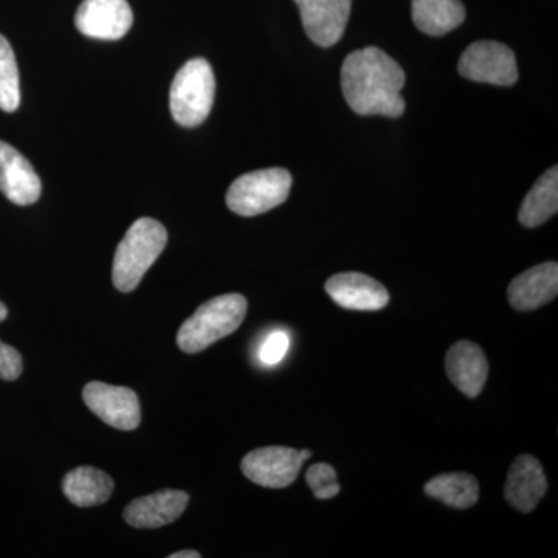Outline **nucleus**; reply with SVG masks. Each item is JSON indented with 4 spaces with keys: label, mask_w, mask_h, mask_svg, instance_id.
Wrapping results in <instances>:
<instances>
[{
    "label": "nucleus",
    "mask_w": 558,
    "mask_h": 558,
    "mask_svg": "<svg viewBox=\"0 0 558 558\" xmlns=\"http://www.w3.org/2000/svg\"><path fill=\"white\" fill-rule=\"evenodd\" d=\"M21 105L20 70L5 36L0 35V109L16 112Z\"/></svg>",
    "instance_id": "nucleus-21"
},
{
    "label": "nucleus",
    "mask_w": 558,
    "mask_h": 558,
    "mask_svg": "<svg viewBox=\"0 0 558 558\" xmlns=\"http://www.w3.org/2000/svg\"><path fill=\"white\" fill-rule=\"evenodd\" d=\"M446 369L451 384L468 398H478L486 385L488 362L478 344L461 340L449 349Z\"/></svg>",
    "instance_id": "nucleus-15"
},
{
    "label": "nucleus",
    "mask_w": 558,
    "mask_h": 558,
    "mask_svg": "<svg viewBox=\"0 0 558 558\" xmlns=\"http://www.w3.org/2000/svg\"><path fill=\"white\" fill-rule=\"evenodd\" d=\"M306 481L318 499H330L340 494L341 487L337 480V472L332 465L315 464L307 470Z\"/></svg>",
    "instance_id": "nucleus-22"
},
{
    "label": "nucleus",
    "mask_w": 558,
    "mask_h": 558,
    "mask_svg": "<svg viewBox=\"0 0 558 558\" xmlns=\"http://www.w3.org/2000/svg\"><path fill=\"white\" fill-rule=\"evenodd\" d=\"M459 75L475 83L513 86L519 81L515 53L497 40H478L469 46L458 64Z\"/></svg>",
    "instance_id": "nucleus-6"
},
{
    "label": "nucleus",
    "mask_w": 558,
    "mask_h": 558,
    "mask_svg": "<svg viewBox=\"0 0 558 558\" xmlns=\"http://www.w3.org/2000/svg\"><path fill=\"white\" fill-rule=\"evenodd\" d=\"M299 5L304 32L319 47H332L341 38L349 16L352 0H295Z\"/></svg>",
    "instance_id": "nucleus-10"
},
{
    "label": "nucleus",
    "mask_w": 558,
    "mask_h": 558,
    "mask_svg": "<svg viewBox=\"0 0 558 558\" xmlns=\"http://www.w3.org/2000/svg\"><path fill=\"white\" fill-rule=\"evenodd\" d=\"M558 293L557 263H543L521 274L510 282L508 299L515 311L538 310L556 299Z\"/></svg>",
    "instance_id": "nucleus-16"
},
{
    "label": "nucleus",
    "mask_w": 558,
    "mask_h": 558,
    "mask_svg": "<svg viewBox=\"0 0 558 558\" xmlns=\"http://www.w3.org/2000/svg\"><path fill=\"white\" fill-rule=\"evenodd\" d=\"M424 492L450 508L469 509L478 502L480 484L470 473H446L429 480Z\"/></svg>",
    "instance_id": "nucleus-20"
},
{
    "label": "nucleus",
    "mask_w": 558,
    "mask_h": 558,
    "mask_svg": "<svg viewBox=\"0 0 558 558\" xmlns=\"http://www.w3.org/2000/svg\"><path fill=\"white\" fill-rule=\"evenodd\" d=\"M405 81V72L398 62L377 47L352 51L341 65L344 100L363 117L403 116L407 105L400 92Z\"/></svg>",
    "instance_id": "nucleus-1"
},
{
    "label": "nucleus",
    "mask_w": 558,
    "mask_h": 558,
    "mask_svg": "<svg viewBox=\"0 0 558 558\" xmlns=\"http://www.w3.org/2000/svg\"><path fill=\"white\" fill-rule=\"evenodd\" d=\"M7 315H9V311H7L5 304L0 303V322H3V319L7 318Z\"/></svg>",
    "instance_id": "nucleus-26"
},
{
    "label": "nucleus",
    "mask_w": 558,
    "mask_h": 558,
    "mask_svg": "<svg viewBox=\"0 0 558 558\" xmlns=\"http://www.w3.org/2000/svg\"><path fill=\"white\" fill-rule=\"evenodd\" d=\"M326 293L333 303L351 311H380L389 303L384 284L357 271L333 275L326 281Z\"/></svg>",
    "instance_id": "nucleus-11"
},
{
    "label": "nucleus",
    "mask_w": 558,
    "mask_h": 558,
    "mask_svg": "<svg viewBox=\"0 0 558 558\" xmlns=\"http://www.w3.org/2000/svg\"><path fill=\"white\" fill-rule=\"evenodd\" d=\"M312 457L311 450L264 447L242 459L241 470L252 483L267 488H284L295 483L301 465Z\"/></svg>",
    "instance_id": "nucleus-7"
},
{
    "label": "nucleus",
    "mask_w": 558,
    "mask_h": 558,
    "mask_svg": "<svg viewBox=\"0 0 558 558\" xmlns=\"http://www.w3.org/2000/svg\"><path fill=\"white\" fill-rule=\"evenodd\" d=\"M134 14L128 0H84L76 11L80 33L94 39L117 40L131 31Z\"/></svg>",
    "instance_id": "nucleus-9"
},
{
    "label": "nucleus",
    "mask_w": 558,
    "mask_h": 558,
    "mask_svg": "<svg viewBox=\"0 0 558 558\" xmlns=\"http://www.w3.org/2000/svg\"><path fill=\"white\" fill-rule=\"evenodd\" d=\"M22 368H24V363H22L20 352L0 341V379H20Z\"/></svg>",
    "instance_id": "nucleus-24"
},
{
    "label": "nucleus",
    "mask_w": 558,
    "mask_h": 558,
    "mask_svg": "<svg viewBox=\"0 0 558 558\" xmlns=\"http://www.w3.org/2000/svg\"><path fill=\"white\" fill-rule=\"evenodd\" d=\"M548 492V480L542 464L532 454H520L510 465L505 497L521 513L532 512Z\"/></svg>",
    "instance_id": "nucleus-13"
},
{
    "label": "nucleus",
    "mask_w": 558,
    "mask_h": 558,
    "mask_svg": "<svg viewBox=\"0 0 558 558\" xmlns=\"http://www.w3.org/2000/svg\"><path fill=\"white\" fill-rule=\"evenodd\" d=\"M290 347V337L284 330H275L259 349V359L264 365L274 366L278 365L282 359L288 354Z\"/></svg>",
    "instance_id": "nucleus-23"
},
{
    "label": "nucleus",
    "mask_w": 558,
    "mask_h": 558,
    "mask_svg": "<svg viewBox=\"0 0 558 558\" xmlns=\"http://www.w3.org/2000/svg\"><path fill=\"white\" fill-rule=\"evenodd\" d=\"M247 315V300L227 293L202 304L180 328L178 344L186 354H197L240 328Z\"/></svg>",
    "instance_id": "nucleus-3"
},
{
    "label": "nucleus",
    "mask_w": 558,
    "mask_h": 558,
    "mask_svg": "<svg viewBox=\"0 0 558 558\" xmlns=\"http://www.w3.org/2000/svg\"><path fill=\"white\" fill-rule=\"evenodd\" d=\"M84 402L102 422L123 432H132L142 422L137 395L131 388L90 381L83 391Z\"/></svg>",
    "instance_id": "nucleus-8"
},
{
    "label": "nucleus",
    "mask_w": 558,
    "mask_h": 558,
    "mask_svg": "<svg viewBox=\"0 0 558 558\" xmlns=\"http://www.w3.org/2000/svg\"><path fill=\"white\" fill-rule=\"evenodd\" d=\"M62 492L72 505L92 508L112 497L113 481L108 473L94 468H78L62 481Z\"/></svg>",
    "instance_id": "nucleus-17"
},
{
    "label": "nucleus",
    "mask_w": 558,
    "mask_h": 558,
    "mask_svg": "<svg viewBox=\"0 0 558 558\" xmlns=\"http://www.w3.org/2000/svg\"><path fill=\"white\" fill-rule=\"evenodd\" d=\"M170 558H201L197 550H180V553L171 554Z\"/></svg>",
    "instance_id": "nucleus-25"
},
{
    "label": "nucleus",
    "mask_w": 558,
    "mask_h": 558,
    "mask_svg": "<svg viewBox=\"0 0 558 558\" xmlns=\"http://www.w3.org/2000/svg\"><path fill=\"white\" fill-rule=\"evenodd\" d=\"M558 209V170L550 168L535 182L521 204L519 219L527 229L548 222Z\"/></svg>",
    "instance_id": "nucleus-19"
},
{
    "label": "nucleus",
    "mask_w": 558,
    "mask_h": 558,
    "mask_svg": "<svg viewBox=\"0 0 558 558\" xmlns=\"http://www.w3.org/2000/svg\"><path fill=\"white\" fill-rule=\"evenodd\" d=\"M189 494L182 490H159L156 494L134 499L124 509V521L132 527L159 529L174 523L189 506Z\"/></svg>",
    "instance_id": "nucleus-14"
},
{
    "label": "nucleus",
    "mask_w": 558,
    "mask_h": 558,
    "mask_svg": "<svg viewBox=\"0 0 558 558\" xmlns=\"http://www.w3.org/2000/svg\"><path fill=\"white\" fill-rule=\"evenodd\" d=\"M464 21L461 0H413V22L425 35H447Z\"/></svg>",
    "instance_id": "nucleus-18"
},
{
    "label": "nucleus",
    "mask_w": 558,
    "mask_h": 558,
    "mask_svg": "<svg viewBox=\"0 0 558 558\" xmlns=\"http://www.w3.org/2000/svg\"><path fill=\"white\" fill-rule=\"evenodd\" d=\"M167 229L159 220L142 218L132 223L113 256L112 281L120 292L137 289L146 271L167 247Z\"/></svg>",
    "instance_id": "nucleus-2"
},
{
    "label": "nucleus",
    "mask_w": 558,
    "mask_h": 558,
    "mask_svg": "<svg viewBox=\"0 0 558 558\" xmlns=\"http://www.w3.org/2000/svg\"><path fill=\"white\" fill-rule=\"evenodd\" d=\"M215 94V73L209 62L204 58L186 62L171 84L172 119L183 128L199 126L211 112Z\"/></svg>",
    "instance_id": "nucleus-4"
},
{
    "label": "nucleus",
    "mask_w": 558,
    "mask_h": 558,
    "mask_svg": "<svg viewBox=\"0 0 558 558\" xmlns=\"http://www.w3.org/2000/svg\"><path fill=\"white\" fill-rule=\"evenodd\" d=\"M292 175L284 168H269L241 175L227 191V205L244 218L263 215L288 201Z\"/></svg>",
    "instance_id": "nucleus-5"
},
{
    "label": "nucleus",
    "mask_w": 558,
    "mask_h": 558,
    "mask_svg": "<svg viewBox=\"0 0 558 558\" xmlns=\"http://www.w3.org/2000/svg\"><path fill=\"white\" fill-rule=\"evenodd\" d=\"M39 175L20 150L0 140V193L13 204L33 205L40 197Z\"/></svg>",
    "instance_id": "nucleus-12"
}]
</instances>
